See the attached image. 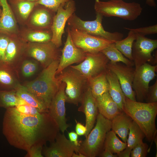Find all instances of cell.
Returning a JSON list of instances; mask_svg holds the SVG:
<instances>
[{
	"label": "cell",
	"mask_w": 157,
	"mask_h": 157,
	"mask_svg": "<svg viewBox=\"0 0 157 157\" xmlns=\"http://www.w3.org/2000/svg\"><path fill=\"white\" fill-rule=\"evenodd\" d=\"M26 103L17 96L15 89L0 90V107L6 109Z\"/></svg>",
	"instance_id": "29"
},
{
	"label": "cell",
	"mask_w": 157,
	"mask_h": 157,
	"mask_svg": "<svg viewBox=\"0 0 157 157\" xmlns=\"http://www.w3.org/2000/svg\"><path fill=\"white\" fill-rule=\"evenodd\" d=\"M78 147L59 132L55 141L42 149L43 154L46 157H72L74 151L78 153Z\"/></svg>",
	"instance_id": "17"
},
{
	"label": "cell",
	"mask_w": 157,
	"mask_h": 157,
	"mask_svg": "<svg viewBox=\"0 0 157 157\" xmlns=\"http://www.w3.org/2000/svg\"><path fill=\"white\" fill-rule=\"evenodd\" d=\"M102 52L112 63L122 62L130 66L134 65V62L126 58L116 47L115 42L111 43L102 50Z\"/></svg>",
	"instance_id": "30"
},
{
	"label": "cell",
	"mask_w": 157,
	"mask_h": 157,
	"mask_svg": "<svg viewBox=\"0 0 157 157\" xmlns=\"http://www.w3.org/2000/svg\"><path fill=\"white\" fill-rule=\"evenodd\" d=\"M98 156L100 157H117V154H113L110 150L107 149H104L99 154Z\"/></svg>",
	"instance_id": "46"
},
{
	"label": "cell",
	"mask_w": 157,
	"mask_h": 157,
	"mask_svg": "<svg viewBox=\"0 0 157 157\" xmlns=\"http://www.w3.org/2000/svg\"><path fill=\"white\" fill-rule=\"evenodd\" d=\"M99 113L112 120L122 111L110 96L108 92L95 98Z\"/></svg>",
	"instance_id": "23"
},
{
	"label": "cell",
	"mask_w": 157,
	"mask_h": 157,
	"mask_svg": "<svg viewBox=\"0 0 157 157\" xmlns=\"http://www.w3.org/2000/svg\"><path fill=\"white\" fill-rule=\"evenodd\" d=\"M68 136L69 140L73 142L77 147H78L80 144V142L78 140V135L74 131H72L68 133Z\"/></svg>",
	"instance_id": "44"
},
{
	"label": "cell",
	"mask_w": 157,
	"mask_h": 157,
	"mask_svg": "<svg viewBox=\"0 0 157 157\" xmlns=\"http://www.w3.org/2000/svg\"><path fill=\"white\" fill-rule=\"evenodd\" d=\"M76 10L75 3L74 0H71L64 7L60 6L53 17L51 28L52 33L51 41L57 47L62 45V37L66 23Z\"/></svg>",
	"instance_id": "13"
},
{
	"label": "cell",
	"mask_w": 157,
	"mask_h": 157,
	"mask_svg": "<svg viewBox=\"0 0 157 157\" xmlns=\"http://www.w3.org/2000/svg\"><path fill=\"white\" fill-rule=\"evenodd\" d=\"M1 13H2V9H1L0 8V17H1Z\"/></svg>",
	"instance_id": "50"
},
{
	"label": "cell",
	"mask_w": 157,
	"mask_h": 157,
	"mask_svg": "<svg viewBox=\"0 0 157 157\" xmlns=\"http://www.w3.org/2000/svg\"><path fill=\"white\" fill-rule=\"evenodd\" d=\"M157 68L156 65L147 63L135 69L132 88L138 101L142 102L145 100L149 83L156 76Z\"/></svg>",
	"instance_id": "12"
},
{
	"label": "cell",
	"mask_w": 157,
	"mask_h": 157,
	"mask_svg": "<svg viewBox=\"0 0 157 157\" xmlns=\"http://www.w3.org/2000/svg\"><path fill=\"white\" fill-rule=\"evenodd\" d=\"M43 146L37 145L31 147L26 151L27 153L25 155L26 157H43L42 154Z\"/></svg>",
	"instance_id": "42"
},
{
	"label": "cell",
	"mask_w": 157,
	"mask_h": 157,
	"mask_svg": "<svg viewBox=\"0 0 157 157\" xmlns=\"http://www.w3.org/2000/svg\"><path fill=\"white\" fill-rule=\"evenodd\" d=\"M68 27L74 44L85 53L101 52L111 43L115 42L68 26Z\"/></svg>",
	"instance_id": "11"
},
{
	"label": "cell",
	"mask_w": 157,
	"mask_h": 157,
	"mask_svg": "<svg viewBox=\"0 0 157 157\" xmlns=\"http://www.w3.org/2000/svg\"><path fill=\"white\" fill-rule=\"evenodd\" d=\"M19 0V1L23 0V1H31V2H37L38 1H39V0Z\"/></svg>",
	"instance_id": "49"
},
{
	"label": "cell",
	"mask_w": 157,
	"mask_h": 157,
	"mask_svg": "<svg viewBox=\"0 0 157 157\" xmlns=\"http://www.w3.org/2000/svg\"><path fill=\"white\" fill-rule=\"evenodd\" d=\"M20 84L16 69L5 62H0V90L15 89Z\"/></svg>",
	"instance_id": "21"
},
{
	"label": "cell",
	"mask_w": 157,
	"mask_h": 157,
	"mask_svg": "<svg viewBox=\"0 0 157 157\" xmlns=\"http://www.w3.org/2000/svg\"><path fill=\"white\" fill-rule=\"evenodd\" d=\"M96 18L94 20L84 21L74 13L67 21L68 27L115 42L122 39L124 35L122 33L117 32H110L106 31L102 24L103 16L98 13H96Z\"/></svg>",
	"instance_id": "7"
},
{
	"label": "cell",
	"mask_w": 157,
	"mask_h": 157,
	"mask_svg": "<svg viewBox=\"0 0 157 157\" xmlns=\"http://www.w3.org/2000/svg\"><path fill=\"white\" fill-rule=\"evenodd\" d=\"M146 3L149 6L155 7L156 6V4L154 0H146Z\"/></svg>",
	"instance_id": "47"
},
{
	"label": "cell",
	"mask_w": 157,
	"mask_h": 157,
	"mask_svg": "<svg viewBox=\"0 0 157 157\" xmlns=\"http://www.w3.org/2000/svg\"><path fill=\"white\" fill-rule=\"evenodd\" d=\"M65 83L61 82L58 91L53 99L49 108V113L55 121L60 130L64 133L69 126L67 123L65 103Z\"/></svg>",
	"instance_id": "15"
},
{
	"label": "cell",
	"mask_w": 157,
	"mask_h": 157,
	"mask_svg": "<svg viewBox=\"0 0 157 157\" xmlns=\"http://www.w3.org/2000/svg\"><path fill=\"white\" fill-rule=\"evenodd\" d=\"M135 33L136 38L133 43L132 50L135 69L147 62L156 63L157 51L154 57L151 53L157 48V40Z\"/></svg>",
	"instance_id": "9"
},
{
	"label": "cell",
	"mask_w": 157,
	"mask_h": 157,
	"mask_svg": "<svg viewBox=\"0 0 157 157\" xmlns=\"http://www.w3.org/2000/svg\"><path fill=\"white\" fill-rule=\"evenodd\" d=\"M59 81L66 85V102L78 105L80 102L87 87V80L78 70L70 66L56 76Z\"/></svg>",
	"instance_id": "6"
},
{
	"label": "cell",
	"mask_w": 157,
	"mask_h": 157,
	"mask_svg": "<svg viewBox=\"0 0 157 157\" xmlns=\"http://www.w3.org/2000/svg\"><path fill=\"white\" fill-rule=\"evenodd\" d=\"M15 3L17 14L20 19L23 21L27 19L35 6L38 5L37 2L23 0H16Z\"/></svg>",
	"instance_id": "35"
},
{
	"label": "cell",
	"mask_w": 157,
	"mask_h": 157,
	"mask_svg": "<svg viewBox=\"0 0 157 157\" xmlns=\"http://www.w3.org/2000/svg\"><path fill=\"white\" fill-rule=\"evenodd\" d=\"M2 8L0 17V33L11 35H17L18 31L17 21L7 0H0Z\"/></svg>",
	"instance_id": "22"
},
{
	"label": "cell",
	"mask_w": 157,
	"mask_h": 157,
	"mask_svg": "<svg viewBox=\"0 0 157 157\" xmlns=\"http://www.w3.org/2000/svg\"><path fill=\"white\" fill-rule=\"evenodd\" d=\"M122 111L137 124L148 142L154 140L157 131L155 124L157 102L143 103L133 101L125 96Z\"/></svg>",
	"instance_id": "2"
},
{
	"label": "cell",
	"mask_w": 157,
	"mask_h": 157,
	"mask_svg": "<svg viewBox=\"0 0 157 157\" xmlns=\"http://www.w3.org/2000/svg\"><path fill=\"white\" fill-rule=\"evenodd\" d=\"M127 147L132 149L137 145L143 142L145 135L137 124L133 120L129 129Z\"/></svg>",
	"instance_id": "33"
},
{
	"label": "cell",
	"mask_w": 157,
	"mask_h": 157,
	"mask_svg": "<svg viewBox=\"0 0 157 157\" xmlns=\"http://www.w3.org/2000/svg\"><path fill=\"white\" fill-rule=\"evenodd\" d=\"M133 120L123 111L116 115L111 120V129L123 141L126 142L129 127Z\"/></svg>",
	"instance_id": "25"
},
{
	"label": "cell",
	"mask_w": 157,
	"mask_h": 157,
	"mask_svg": "<svg viewBox=\"0 0 157 157\" xmlns=\"http://www.w3.org/2000/svg\"><path fill=\"white\" fill-rule=\"evenodd\" d=\"M11 35L0 33V62H4L6 50Z\"/></svg>",
	"instance_id": "38"
},
{
	"label": "cell",
	"mask_w": 157,
	"mask_h": 157,
	"mask_svg": "<svg viewBox=\"0 0 157 157\" xmlns=\"http://www.w3.org/2000/svg\"><path fill=\"white\" fill-rule=\"evenodd\" d=\"M41 5L31 14L28 25L30 28L51 29L55 13Z\"/></svg>",
	"instance_id": "20"
},
{
	"label": "cell",
	"mask_w": 157,
	"mask_h": 157,
	"mask_svg": "<svg viewBox=\"0 0 157 157\" xmlns=\"http://www.w3.org/2000/svg\"><path fill=\"white\" fill-rule=\"evenodd\" d=\"M76 125L75 126V131L78 135H85L87 132L86 126H84L81 123L77 122L75 119Z\"/></svg>",
	"instance_id": "43"
},
{
	"label": "cell",
	"mask_w": 157,
	"mask_h": 157,
	"mask_svg": "<svg viewBox=\"0 0 157 157\" xmlns=\"http://www.w3.org/2000/svg\"><path fill=\"white\" fill-rule=\"evenodd\" d=\"M106 76L108 85V92L113 101L123 111L125 96L119 81L116 75L107 68L106 70Z\"/></svg>",
	"instance_id": "24"
},
{
	"label": "cell",
	"mask_w": 157,
	"mask_h": 157,
	"mask_svg": "<svg viewBox=\"0 0 157 157\" xmlns=\"http://www.w3.org/2000/svg\"><path fill=\"white\" fill-rule=\"evenodd\" d=\"M6 109L2 133L11 145L27 151L33 146L55 141L60 129L49 113L33 115L22 113L15 107Z\"/></svg>",
	"instance_id": "1"
},
{
	"label": "cell",
	"mask_w": 157,
	"mask_h": 157,
	"mask_svg": "<svg viewBox=\"0 0 157 157\" xmlns=\"http://www.w3.org/2000/svg\"><path fill=\"white\" fill-rule=\"evenodd\" d=\"M80 103L81 105L78 110L84 113L85 115V126L87 130L85 135L86 138L93 129L98 114L95 99L93 96L88 85Z\"/></svg>",
	"instance_id": "18"
},
{
	"label": "cell",
	"mask_w": 157,
	"mask_h": 157,
	"mask_svg": "<svg viewBox=\"0 0 157 157\" xmlns=\"http://www.w3.org/2000/svg\"><path fill=\"white\" fill-rule=\"evenodd\" d=\"M20 112L31 115H37L41 113L36 108L27 103L19 105L15 107Z\"/></svg>",
	"instance_id": "40"
},
{
	"label": "cell",
	"mask_w": 157,
	"mask_h": 157,
	"mask_svg": "<svg viewBox=\"0 0 157 157\" xmlns=\"http://www.w3.org/2000/svg\"><path fill=\"white\" fill-rule=\"evenodd\" d=\"M59 61L57 60L53 62L43 68L35 79L26 82L22 85L48 109L61 83L56 76Z\"/></svg>",
	"instance_id": "3"
},
{
	"label": "cell",
	"mask_w": 157,
	"mask_h": 157,
	"mask_svg": "<svg viewBox=\"0 0 157 157\" xmlns=\"http://www.w3.org/2000/svg\"><path fill=\"white\" fill-rule=\"evenodd\" d=\"M131 150V149L127 147L124 150L117 154V157H129Z\"/></svg>",
	"instance_id": "45"
},
{
	"label": "cell",
	"mask_w": 157,
	"mask_h": 157,
	"mask_svg": "<svg viewBox=\"0 0 157 157\" xmlns=\"http://www.w3.org/2000/svg\"><path fill=\"white\" fill-rule=\"evenodd\" d=\"M51 41L44 42H27L24 56L37 61L43 68L49 66L53 62L59 60L61 53Z\"/></svg>",
	"instance_id": "8"
},
{
	"label": "cell",
	"mask_w": 157,
	"mask_h": 157,
	"mask_svg": "<svg viewBox=\"0 0 157 157\" xmlns=\"http://www.w3.org/2000/svg\"><path fill=\"white\" fill-rule=\"evenodd\" d=\"M67 36L59 60L56 76L72 65L82 61L85 58L86 53L77 47L71 37L69 29H67Z\"/></svg>",
	"instance_id": "16"
},
{
	"label": "cell",
	"mask_w": 157,
	"mask_h": 157,
	"mask_svg": "<svg viewBox=\"0 0 157 157\" xmlns=\"http://www.w3.org/2000/svg\"><path fill=\"white\" fill-rule=\"evenodd\" d=\"M94 8L96 13H99L103 16L116 17L129 21L136 19L142 10L139 3H127L123 0L107 1L95 0Z\"/></svg>",
	"instance_id": "5"
},
{
	"label": "cell",
	"mask_w": 157,
	"mask_h": 157,
	"mask_svg": "<svg viewBox=\"0 0 157 157\" xmlns=\"http://www.w3.org/2000/svg\"><path fill=\"white\" fill-rule=\"evenodd\" d=\"M39 63L37 61L33 58L29 59H27L25 57L19 65L18 72L20 69L21 74L24 77L28 78L31 77L37 71Z\"/></svg>",
	"instance_id": "34"
},
{
	"label": "cell",
	"mask_w": 157,
	"mask_h": 157,
	"mask_svg": "<svg viewBox=\"0 0 157 157\" xmlns=\"http://www.w3.org/2000/svg\"><path fill=\"white\" fill-rule=\"evenodd\" d=\"M27 42L17 35L10 36L5 53V61L17 70L21 62L25 57L24 52Z\"/></svg>",
	"instance_id": "19"
},
{
	"label": "cell",
	"mask_w": 157,
	"mask_h": 157,
	"mask_svg": "<svg viewBox=\"0 0 157 157\" xmlns=\"http://www.w3.org/2000/svg\"><path fill=\"white\" fill-rule=\"evenodd\" d=\"M107 68L113 72L117 76L123 92L125 97L136 101V98L132 88V83L135 72L133 66L123 65L120 62L108 63Z\"/></svg>",
	"instance_id": "14"
},
{
	"label": "cell",
	"mask_w": 157,
	"mask_h": 157,
	"mask_svg": "<svg viewBox=\"0 0 157 157\" xmlns=\"http://www.w3.org/2000/svg\"><path fill=\"white\" fill-rule=\"evenodd\" d=\"M147 103L157 102V80L154 84L149 86L145 100Z\"/></svg>",
	"instance_id": "41"
},
{
	"label": "cell",
	"mask_w": 157,
	"mask_h": 157,
	"mask_svg": "<svg viewBox=\"0 0 157 157\" xmlns=\"http://www.w3.org/2000/svg\"><path fill=\"white\" fill-rule=\"evenodd\" d=\"M72 157H85V156L83 155L80 153L76 154L74 152L72 154Z\"/></svg>",
	"instance_id": "48"
},
{
	"label": "cell",
	"mask_w": 157,
	"mask_h": 157,
	"mask_svg": "<svg viewBox=\"0 0 157 157\" xmlns=\"http://www.w3.org/2000/svg\"><path fill=\"white\" fill-rule=\"evenodd\" d=\"M96 123L85 139L80 142L78 153L85 157H96L104 150L107 133L111 129V120L98 114Z\"/></svg>",
	"instance_id": "4"
},
{
	"label": "cell",
	"mask_w": 157,
	"mask_h": 157,
	"mask_svg": "<svg viewBox=\"0 0 157 157\" xmlns=\"http://www.w3.org/2000/svg\"><path fill=\"white\" fill-rule=\"evenodd\" d=\"M71 0H39L37 2L38 5H42L52 11L56 13L61 6L64 7Z\"/></svg>",
	"instance_id": "36"
},
{
	"label": "cell",
	"mask_w": 157,
	"mask_h": 157,
	"mask_svg": "<svg viewBox=\"0 0 157 157\" xmlns=\"http://www.w3.org/2000/svg\"><path fill=\"white\" fill-rule=\"evenodd\" d=\"M110 60L102 52L86 53L85 59L71 67L79 72L87 80L105 72Z\"/></svg>",
	"instance_id": "10"
},
{
	"label": "cell",
	"mask_w": 157,
	"mask_h": 157,
	"mask_svg": "<svg viewBox=\"0 0 157 157\" xmlns=\"http://www.w3.org/2000/svg\"><path fill=\"white\" fill-rule=\"evenodd\" d=\"M15 90L17 96L26 103L36 108L41 113H49L46 106L22 85H19Z\"/></svg>",
	"instance_id": "27"
},
{
	"label": "cell",
	"mask_w": 157,
	"mask_h": 157,
	"mask_svg": "<svg viewBox=\"0 0 157 157\" xmlns=\"http://www.w3.org/2000/svg\"><path fill=\"white\" fill-rule=\"evenodd\" d=\"M112 130L106 134L104 145V149H107L112 153L117 154L124 150L127 147L126 142L121 141Z\"/></svg>",
	"instance_id": "32"
},
{
	"label": "cell",
	"mask_w": 157,
	"mask_h": 157,
	"mask_svg": "<svg viewBox=\"0 0 157 157\" xmlns=\"http://www.w3.org/2000/svg\"><path fill=\"white\" fill-rule=\"evenodd\" d=\"M125 29L133 31L135 33L145 36L146 35L154 34L157 33V25L136 28H130L126 27Z\"/></svg>",
	"instance_id": "39"
},
{
	"label": "cell",
	"mask_w": 157,
	"mask_h": 157,
	"mask_svg": "<svg viewBox=\"0 0 157 157\" xmlns=\"http://www.w3.org/2000/svg\"><path fill=\"white\" fill-rule=\"evenodd\" d=\"M136 38V33L133 31L129 30L126 38L115 42L116 48L126 58L133 61V59L132 55V47L133 43Z\"/></svg>",
	"instance_id": "31"
},
{
	"label": "cell",
	"mask_w": 157,
	"mask_h": 157,
	"mask_svg": "<svg viewBox=\"0 0 157 157\" xmlns=\"http://www.w3.org/2000/svg\"><path fill=\"white\" fill-rule=\"evenodd\" d=\"M88 85L95 98L108 92V85L106 71L88 80Z\"/></svg>",
	"instance_id": "28"
},
{
	"label": "cell",
	"mask_w": 157,
	"mask_h": 157,
	"mask_svg": "<svg viewBox=\"0 0 157 157\" xmlns=\"http://www.w3.org/2000/svg\"><path fill=\"white\" fill-rule=\"evenodd\" d=\"M149 146L145 143L142 142L135 146L131 150V157H145L148 152Z\"/></svg>",
	"instance_id": "37"
},
{
	"label": "cell",
	"mask_w": 157,
	"mask_h": 157,
	"mask_svg": "<svg viewBox=\"0 0 157 157\" xmlns=\"http://www.w3.org/2000/svg\"><path fill=\"white\" fill-rule=\"evenodd\" d=\"M19 37L27 42H44L51 40L52 33L51 29L29 28L22 32Z\"/></svg>",
	"instance_id": "26"
}]
</instances>
